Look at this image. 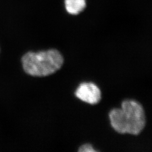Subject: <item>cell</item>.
<instances>
[{
    "instance_id": "cell-1",
    "label": "cell",
    "mask_w": 152,
    "mask_h": 152,
    "mask_svg": "<svg viewBox=\"0 0 152 152\" xmlns=\"http://www.w3.org/2000/svg\"><path fill=\"white\" fill-rule=\"evenodd\" d=\"M112 126L121 134L137 135L145 125L144 110L140 104L136 101H124L121 108L114 109L109 113Z\"/></svg>"
},
{
    "instance_id": "cell-2",
    "label": "cell",
    "mask_w": 152,
    "mask_h": 152,
    "mask_svg": "<svg viewBox=\"0 0 152 152\" xmlns=\"http://www.w3.org/2000/svg\"><path fill=\"white\" fill-rule=\"evenodd\" d=\"M24 70L29 75L44 77L58 71L63 64V58L54 49L39 52H29L22 59Z\"/></svg>"
},
{
    "instance_id": "cell-3",
    "label": "cell",
    "mask_w": 152,
    "mask_h": 152,
    "mask_svg": "<svg viewBox=\"0 0 152 152\" xmlns=\"http://www.w3.org/2000/svg\"><path fill=\"white\" fill-rule=\"evenodd\" d=\"M75 94L82 101L91 104H97L101 99L100 89L92 83H81L77 88Z\"/></svg>"
},
{
    "instance_id": "cell-4",
    "label": "cell",
    "mask_w": 152,
    "mask_h": 152,
    "mask_svg": "<svg viewBox=\"0 0 152 152\" xmlns=\"http://www.w3.org/2000/svg\"><path fill=\"white\" fill-rule=\"evenodd\" d=\"M86 6V0H65V9L71 15H78Z\"/></svg>"
},
{
    "instance_id": "cell-5",
    "label": "cell",
    "mask_w": 152,
    "mask_h": 152,
    "mask_svg": "<svg viewBox=\"0 0 152 152\" xmlns=\"http://www.w3.org/2000/svg\"><path fill=\"white\" fill-rule=\"evenodd\" d=\"M78 151L80 152H96V150L94 149L91 145L90 144H85L80 147Z\"/></svg>"
}]
</instances>
